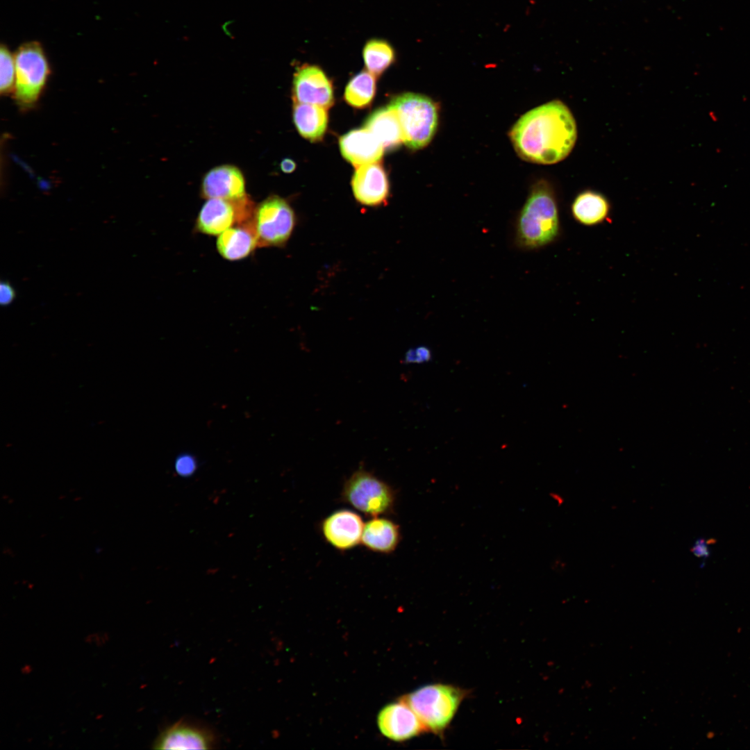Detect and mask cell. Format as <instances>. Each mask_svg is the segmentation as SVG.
Here are the masks:
<instances>
[{"label": "cell", "mask_w": 750, "mask_h": 750, "mask_svg": "<svg viewBox=\"0 0 750 750\" xmlns=\"http://www.w3.org/2000/svg\"><path fill=\"white\" fill-rule=\"evenodd\" d=\"M512 144L523 160L552 165L564 160L577 139L575 119L561 101L553 100L524 113L510 132Z\"/></svg>", "instance_id": "6da1fadb"}, {"label": "cell", "mask_w": 750, "mask_h": 750, "mask_svg": "<svg viewBox=\"0 0 750 750\" xmlns=\"http://www.w3.org/2000/svg\"><path fill=\"white\" fill-rule=\"evenodd\" d=\"M560 234V221L555 193L546 181L533 185L516 222L517 244L535 249L553 242Z\"/></svg>", "instance_id": "7a4b0ae2"}, {"label": "cell", "mask_w": 750, "mask_h": 750, "mask_svg": "<svg viewBox=\"0 0 750 750\" xmlns=\"http://www.w3.org/2000/svg\"><path fill=\"white\" fill-rule=\"evenodd\" d=\"M15 82L14 99L23 111L35 107L51 73L42 43L31 40L22 43L14 53Z\"/></svg>", "instance_id": "3957f363"}, {"label": "cell", "mask_w": 750, "mask_h": 750, "mask_svg": "<svg viewBox=\"0 0 750 750\" xmlns=\"http://www.w3.org/2000/svg\"><path fill=\"white\" fill-rule=\"evenodd\" d=\"M465 691L441 683L424 685L401 697L416 713L427 731L443 733L454 717Z\"/></svg>", "instance_id": "277c9868"}, {"label": "cell", "mask_w": 750, "mask_h": 750, "mask_svg": "<svg viewBox=\"0 0 750 750\" xmlns=\"http://www.w3.org/2000/svg\"><path fill=\"white\" fill-rule=\"evenodd\" d=\"M396 111L403 142L411 149H420L432 140L438 124V108L429 97L408 92L397 96L390 104Z\"/></svg>", "instance_id": "5b68a950"}, {"label": "cell", "mask_w": 750, "mask_h": 750, "mask_svg": "<svg viewBox=\"0 0 750 750\" xmlns=\"http://www.w3.org/2000/svg\"><path fill=\"white\" fill-rule=\"evenodd\" d=\"M342 496L355 509L373 517L390 512L394 503L392 488L362 468L346 481Z\"/></svg>", "instance_id": "8992f818"}, {"label": "cell", "mask_w": 750, "mask_h": 750, "mask_svg": "<svg viewBox=\"0 0 750 750\" xmlns=\"http://www.w3.org/2000/svg\"><path fill=\"white\" fill-rule=\"evenodd\" d=\"M252 223L258 247H283L297 223L295 213L283 198L271 196L256 206Z\"/></svg>", "instance_id": "52a82bcc"}, {"label": "cell", "mask_w": 750, "mask_h": 750, "mask_svg": "<svg viewBox=\"0 0 750 750\" xmlns=\"http://www.w3.org/2000/svg\"><path fill=\"white\" fill-rule=\"evenodd\" d=\"M377 724L384 736L397 742L405 741L427 731L420 719L402 698L380 710Z\"/></svg>", "instance_id": "ba28073f"}, {"label": "cell", "mask_w": 750, "mask_h": 750, "mask_svg": "<svg viewBox=\"0 0 750 750\" xmlns=\"http://www.w3.org/2000/svg\"><path fill=\"white\" fill-rule=\"evenodd\" d=\"M294 102L308 103L325 108L334 101L333 86L325 72L318 66L303 65L294 74Z\"/></svg>", "instance_id": "9c48e42d"}, {"label": "cell", "mask_w": 750, "mask_h": 750, "mask_svg": "<svg viewBox=\"0 0 750 750\" xmlns=\"http://www.w3.org/2000/svg\"><path fill=\"white\" fill-rule=\"evenodd\" d=\"M216 744L213 733L204 727L180 721L167 727L156 739L155 749H210Z\"/></svg>", "instance_id": "30bf717a"}, {"label": "cell", "mask_w": 750, "mask_h": 750, "mask_svg": "<svg viewBox=\"0 0 750 750\" xmlns=\"http://www.w3.org/2000/svg\"><path fill=\"white\" fill-rule=\"evenodd\" d=\"M351 188L356 201L363 206H381L388 199V176L378 162L357 167L351 179Z\"/></svg>", "instance_id": "8fae6325"}, {"label": "cell", "mask_w": 750, "mask_h": 750, "mask_svg": "<svg viewBox=\"0 0 750 750\" xmlns=\"http://www.w3.org/2000/svg\"><path fill=\"white\" fill-rule=\"evenodd\" d=\"M364 524L359 515L349 510H339L326 517L322 524L326 540L339 550H347L361 542Z\"/></svg>", "instance_id": "7c38bea8"}, {"label": "cell", "mask_w": 750, "mask_h": 750, "mask_svg": "<svg viewBox=\"0 0 750 750\" xmlns=\"http://www.w3.org/2000/svg\"><path fill=\"white\" fill-rule=\"evenodd\" d=\"M201 194L206 199L236 201L247 194L242 172L236 167L223 165L215 167L204 176Z\"/></svg>", "instance_id": "4fadbf2b"}, {"label": "cell", "mask_w": 750, "mask_h": 750, "mask_svg": "<svg viewBox=\"0 0 750 750\" xmlns=\"http://www.w3.org/2000/svg\"><path fill=\"white\" fill-rule=\"evenodd\" d=\"M240 224L238 200L208 199L197 216L195 228L201 233L219 235L228 228Z\"/></svg>", "instance_id": "5bb4252c"}, {"label": "cell", "mask_w": 750, "mask_h": 750, "mask_svg": "<svg viewBox=\"0 0 750 750\" xmlns=\"http://www.w3.org/2000/svg\"><path fill=\"white\" fill-rule=\"evenodd\" d=\"M343 157L355 167L377 162L384 148L367 128L355 129L343 135L339 140Z\"/></svg>", "instance_id": "9a60e30c"}, {"label": "cell", "mask_w": 750, "mask_h": 750, "mask_svg": "<svg viewBox=\"0 0 750 750\" xmlns=\"http://www.w3.org/2000/svg\"><path fill=\"white\" fill-rule=\"evenodd\" d=\"M216 244L219 253L227 260L247 257L258 247L252 221L228 228L218 235Z\"/></svg>", "instance_id": "2e32d148"}, {"label": "cell", "mask_w": 750, "mask_h": 750, "mask_svg": "<svg viewBox=\"0 0 750 750\" xmlns=\"http://www.w3.org/2000/svg\"><path fill=\"white\" fill-rule=\"evenodd\" d=\"M610 212L608 199L603 194L592 190L578 193L571 205V213L574 221L588 227L604 223Z\"/></svg>", "instance_id": "e0dca14e"}, {"label": "cell", "mask_w": 750, "mask_h": 750, "mask_svg": "<svg viewBox=\"0 0 750 750\" xmlns=\"http://www.w3.org/2000/svg\"><path fill=\"white\" fill-rule=\"evenodd\" d=\"M400 540L399 526L384 517H373L364 524L361 543L373 551L389 553Z\"/></svg>", "instance_id": "ac0fdd59"}, {"label": "cell", "mask_w": 750, "mask_h": 750, "mask_svg": "<svg viewBox=\"0 0 750 750\" xmlns=\"http://www.w3.org/2000/svg\"><path fill=\"white\" fill-rule=\"evenodd\" d=\"M369 130L387 150H393L403 142L402 131L397 114L389 105L372 112L365 122Z\"/></svg>", "instance_id": "d6986e66"}, {"label": "cell", "mask_w": 750, "mask_h": 750, "mask_svg": "<svg viewBox=\"0 0 750 750\" xmlns=\"http://www.w3.org/2000/svg\"><path fill=\"white\" fill-rule=\"evenodd\" d=\"M293 119L301 136L310 141H317L326 131L328 113L325 108L294 102Z\"/></svg>", "instance_id": "ffe728a7"}, {"label": "cell", "mask_w": 750, "mask_h": 750, "mask_svg": "<svg viewBox=\"0 0 750 750\" xmlns=\"http://www.w3.org/2000/svg\"><path fill=\"white\" fill-rule=\"evenodd\" d=\"M362 58L367 71L376 76L394 62L395 51L388 41L374 38L365 43L362 49Z\"/></svg>", "instance_id": "44dd1931"}, {"label": "cell", "mask_w": 750, "mask_h": 750, "mask_svg": "<svg viewBox=\"0 0 750 750\" xmlns=\"http://www.w3.org/2000/svg\"><path fill=\"white\" fill-rule=\"evenodd\" d=\"M375 92V76L368 71H362L349 81L345 88L344 97L350 106L362 108L371 103Z\"/></svg>", "instance_id": "7402d4cb"}, {"label": "cell", "mask_w": 750, "mask_h": 750, "mask_svg": "<svg viewBox=\"0 0 750 750\" xmlns=\"http://www.w3.org/2000/svg\"><path fill=\"white\" fill-rule=\"evenodd\" d=\"M0 92L1 95H7L14 90L15 82V64L14 53L7 44L1 43L0 46Z\"/></svg>", "instance_id": "603a6c76"}, {"label": "cell", "mask_w": 750, "mask_h": 750, "mask_svg": "<svg viewBox=\"0 0 750 750\" xmlns=\"http://www.w3.org/2000/svg\"><path fill=\"white\" fill-rule=\"evenodd\" d=\"M432 359V352L426 346H419L407 351L403 362L405 363H423Z\"/></svg>", "instance_id": "cb8c5ba5"}, {"label": "cell", "mask_w": 750, "mask_h": 750, "mask_svg": "<svg viewBox=\"0 0 750 750\" xmlns=\"http://www.w3.org/2000/svg\"><path fill=\"white\" fill-rule=\"evenodd\" d=\"M175 467L178 474L188 476L195 471L196 463L192 457L183 456L177 459Z\"/></svg>", "instance_id": "d4e9b609"}, {"label": "cell", "mask_w": 750, "mask_h": 750, "mask_svg": "<svg viewBox=\"0 0 750 750\" xmlns=\"http://www.w3.org/2000/svg\"><path fill=\"white\" fill-rule=\"evenodd\" d=\"M16 297V292L8 281H1L0 284V303L1 306L10 304Z\"/></svg>", "instance_id": "484cf974"}, {"label": "cell", "mask_w": 750, "mask_h": 750, "mask_svg": "<svg viewBox=\"0 0 750 750\" xmlns=\"http://www.w3.org/2000/svg\"><path fill=\"white\" fill-rule=\"evenodd\" d=\"M691 550L694 556L697 557H706L709 555L706 541L703 539L698 540Z\"/></svg>", "instance_id": "4316f807"}, {"label": "cell", "mask_w": 750, "mask_h": 750, "mask_svg": "<svg viewBox=\"0 0 750 750\" xmlns=\"http://www.w3.org/2000/svg\"><path fill=\"white\" fill-rule=\"evenodd\" d=\"M280 167L282 172L285 173H291L295 169L296 163L292 159L285 158L281 161Z\"/></svg>", "instance_id": "83f0119b"}]
</instances>
